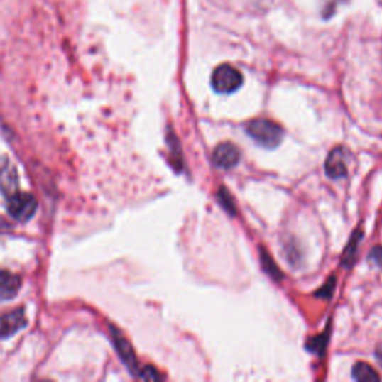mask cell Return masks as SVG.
<instances>
[{
	"label": "cell",
	"mask_w": 382,
	"mask_h": 382,
	"mask_svg": "<svg viewBox=\"0 0 382 382\" xmlns=\"http://www.w3.org/2000/svg\"><path fill=\"white\" fill-rule=\"evenodd\" d=\"M333 290H334V278H330L329 281H327V284L324 285V288L320 290V291L317 293V296H322L324 299H329V298L332 296Z\"/></svg>",
	"instance_id": "cell-16"
},
{
	"label": "cell",
	"mask_w": 382,
	"mask_h": 382,
	"mask_svg": "<svg viewBox=\"0 0 382 382\" xmlns=\"http://www.w3.org/2000/svg\"><path fill=\"white\" fill-rule=\"evenodd\" d=\"M21 285V279L5 269H0V300H9L17 295Z\"/></svg>",
	"instance_id": "cell-8"
},
{
	"label": "cell",
	"mask_w": 382,
	"mask_h": 382,
	"mask_svg": "<svg viewBox=\"0 0 382 382\" xmlns=\"http://www.w3.org/2000/svg\"><path fill=\"white\" fill-rule=\"evenodd\" d=\"M239 160H241V150L231 142L219 143L212 154L214 165L224 170H229L236 166L239 163Z\"/></svg>",
	"instance_id": "cell-5"
},
{
	"label": "cell",
	"mask_w": 382,
	"mask_h": 382,
	"mask_svg": "<svg viewBox=\"0 0 382 382\" xmlns=\"http://www.w3.org/2000/svg\"><path fill=\"white\" fill-rule=\"evenodd\" d=\"M18 185L20 181L16 165L6 157L0 158V191H2L6 197H9L20 191Z\"/></svg>",
	"instance_id": "cell-6"
},
{
	"label": "cell",
	"mask_w": 382,
	"mask_h": 382,
	"mask_svg": "<svg viewBox=\"0 0 382 382\" xmlns=\"http://www.w3.org/2000/svg\"><path fill=\"white\" fill-rule=\"evenodd\" d=\"M372 257L378 264H382V248H375L372 251Z\"/></svg>",
	"instance_id": "cell-17"
},
{
	"label": "cell",
	"mask_w": 382,
	"mask_h": 382,
	"mask_svg": "<svg viewBox=\"0 0 382 382\" xmlns=\"http://www.w3.org/2000/svg\"><path fill=\"white\" fill-rule=\"evenodd\" d=\"M327 339H329V336H327V333H324V334H321V336H317L315 337V339H312L310 344H307V348H310L311 351H318V352H321V351H324V348H326V344H327Z\"/></svg>",
	"instance_id": "cell-14"
},
{
	"label": "cell",
	"mask_w": 382,
	"mask_h": 382,
	"mask_svg": "<svg viewBox=\"0 0 382 382\" xmlns=\"http://www.w3.org/2000/svg\"><path fill=\"white\" fill-rule=\"evenodd\" d=\"M26 311L23 307L20 310L0 315V337L5 339L12 334H16L26 326Z\"/></svg>",
	"instance_id": "cell-7"
},
{
	"label": "cell",
	"mask_w": 382,
	"mask_h": 382,
	"mask_svg": "<svg viewBox=\"0 0 382 382\" xmlns=\"http://www.w3.org/2000/svg\"><path fill=\"white\" fill-rule=\"evenodd\" d=\"M349 153L344 146H337L332 150L326 160V173L332 180H341L348 175Z\"/></svg>",
	"instance_id": "cell-4"
},
{
	"label": "cell",
	"mask_w": 382,
	"mask_h": 382,
	"mask_svg": "<svg viewBox=\"0 0 382 382\" xmlns=\"http://www.w3.org/2000/svg\"><path fill=\"white\" fill-rule=\"evenodd\" d=\"M360 238H361V231L357 230L354 236L351 238L345 253H344V257H342V263L345 264V266H351L352 261H354V257H356V253H357V246H359V242H360Z\"/></svg>",
	"instance_id": "cell-11"
},
{
	"label": "cell",
	"mask_w": 382,
	"mask_h": 382,
	"mask_svg": "<svg viewBox=\"0 0 382 382\" xmlns=\"http://www.w3.org/2000/svg\"><path fill=\"white\" fill-rule=\"evenodd\" d=\"M212 88L219 94H231L238 92L244 84L242 73L230 65L218 66L211 78Z\"/></svg>",
	"instance_id": "cell-2"
},
{
	"label": "cell",
	"mask_w": 382,
	"mask_h": 382,
	"mask_svg": "<svg viewBox=\"0 0 382 382\" xmlns=\"http://www.w3.org/2000/svg\"><path fill=\"white\" fill-rule=\"evenodd\" d=\"M8 199L6 209L12 218H16L17 222H27L33 217V214L38 209V202L31 193H23V191H17L16 195H12Z\"/></svg>",
	"instance_id": "cell-3"
},
{
	"label": "cell",
	"mask_w": 382,
	"mask_h": 382,
	"mask_svg": "<svg viewBox=\"0 0 382 382\" xmlns=\"http://www.w3.org/2000/svg\"><path fill=\"white\" fill-rule=\"evenodd\" d=\"M245 129L248 136H251L264 148H276L284 136L283 127L272 120H253L246 123Z\"/></svg>",
	"instance_id": "cell-1"
},
{
	"label": "cell",
	"mask_w": 382,
	"mask_h": 382,
	"mask_svg": "<svg viewBox=\"0 0 382 382\" xmlns=\"http://www.w3.org/2000/svg\"><path fill=\"white\" fill-rule=\"evenodd\" d=\"M261 261H263L264 269H266L269 272V275L279 278V275H281V273H279V271L276 268V264L273 263V260L271 258V256H268L266 253H264V249L261 251Z\"/></svg>",
	"instance_id": "cell-13"
},
{
	"label": "cell",
	"mask_w": 382,
	"mask_h": 382,
	"mask_svg": "<svg viewBox=\"0 0 382 382\" xmlns=\"http://www.w3.org/2000/svg\"><path fill=\"white\" fill-rule=\"evenodd\" d=\"M139 376L142 379H146V381H158V379H161V375L154 369V367H145Z\"/></svg>",
	"instance_id": "cell-15"
},
{
	"label": "cell",
	"mask_w": 382,
	"mask_h": 382,
	"mask_svg": "<svg viewBox=\"0 0 382 382\" xmlns=\"http://www.w3.org/2000/svg\"><path fill=\"white\" fill-rule=\"evenodd\" d=\"M218 199H219V203L223 204V208H224L227 212H230V214L236 212V209H234V200H233V197L229 195V191H227L224 187H222V188L218 190Z\"/></svg>",
	"instance_id": "cell-12"
},
{
	"label": "cell",
	"mask_w": 382,
	"mask_h": 382,
	"mask_svg": "<svg viewBox=\"0 0 382 382\" xmlns=\"http://www.w3.org/2000/svg\"><path fill=\"white\" fill-rule=\"evenodd\" d=\"M352 378L356 381H364V382H375L381 379L379 373L367 363H357L354 366V369H352Z\"/></svg>",
	"instance_id": "cell-10"
},
{
	"label": "cell",
	"mask_w": 382,
	"mask_h": 382,
	"mask_svg": "<svg viewBox=\"0 0 382 382\" xmlns=\"http://www.w3.org/2000/svg\"><path fill=\"white\" fill-rule=\"evenodd\" d=\"M115 345H116V349H119V352H120L121 359L124 360V363L130 367L131 371H136V359L133 354V349H131L129 342L120 333H115Z\"/></svg>",
	"instance_id": "cell-9"
}]
</instances>
